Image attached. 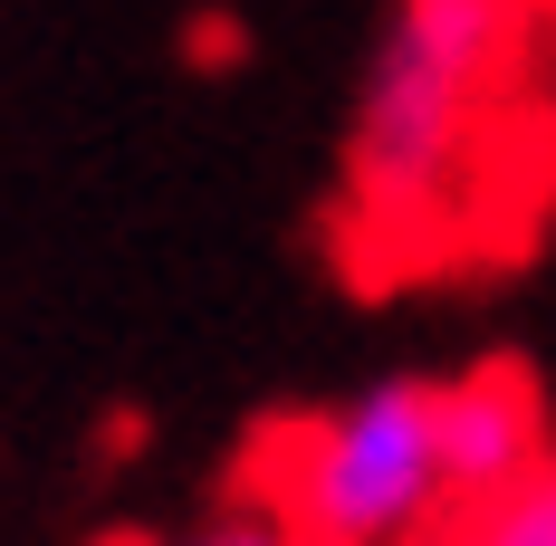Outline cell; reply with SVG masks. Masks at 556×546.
<instances>
[{
  "label": "cell",
  "mask_w": 556,
  "mask_h": 546,
  "mask_svg": "<svg viewBox=\"0 0 556 546\" xmlns=\"http://www.w3.org/2000/svg\"><path fill=\"white\" fill-rule=\"evenodd\" d=\"M432 508H451L442 470V383H365L345 412L298 432L288 518H307L327 546H403Z\"/></svg>",
  "instance_id": "obj_1"
},
{
  "label": "cell",
  "mask_w": 556,
  "mask_h": 546,
  "mask_svg": "<svg viewBox=\"0 0 556 546\" xmlns=\"http://www.w3.org/2000/svg\"><path fill=\"white\" fill-rule=\"evenodd\" d=\"M470 97H480L470 67H451L442 49L384 29L365 106H355V182H365V202H432L451 182V164H460Z\"/></svg>",
  "instance_id": "obj_2"
},
{
  "label": "cell",
  "mask_w": 556,
  "mask_h": 546,
  "mask_svg": "<svg viewBox=\"0 0 556 546\" xmlns=\"http://www.w3.org/2000/svg\"><path fill=\"white\" fill-rule=\"evenodd\" d=\"M547 403L518 365H480V374L442 383V470L451 508H490V498L528 490L547 470Z\"/></svg>",
  "instance_id": "obj_3"
},
{
  "label": "cell",
  "mask_w": 556,
  "mask_h": 546,
  "mask_svg": "<svg viewBox=\"0 0 556 546\" xmlns=\"http://www.w3.org/2000/svg\"><path fill=\"white\" fill-rule=\"evenodd\" d=\"M451 546H556V460L528 490L490 498V508H460V537Z\"/></svg>",
  "instance_id": "obj_4"
},
{
  "label": "cell",
  "mask_w": 556,
  "mask_h": 546,
  "mask_svg": "<svg viewBox=\"0 0 556 546\" xmlns=\"http://www.w3.org/2000/svg\"><path fill=\"white\" fill-rule=\"evenodd\" d=\"M192 546H298V537H288L278 518H260V508H240V518H212Z\"/></svg>",
  "instance_id": "obj_5"
},
{
  "label": "cell",
  "mask_w": 556,
  "mask_h": 546,
  "mask_svg": "<svg viewBox=\"0 0 556 546\" xmlns=\"http://www.w3.org/2000/svg\"><path fill=\"white\" fill-rule=\"evenodd\" d=\"M192 58H202V67L240 58V20H192Z\"/></svg>",
  "instance_id": "obj_6"
}]
</instances>
